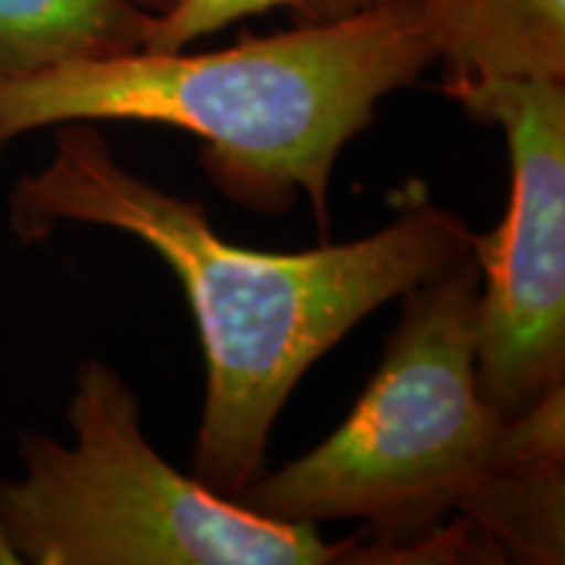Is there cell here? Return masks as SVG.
<instances>
[{
	"label": "cell",
	"mask_w": 565,
	"mask_h": 565,
	"mask_svg": "<svg viewBox=\"0 0 565 565\" xmlns=\"http://www.w3.org/2000/svg\"><path fill=\"white\" fill-rule=\"evenodd\" d=\"M61 223L129 233L179 278L207 364L192 477L225 500L263 475L273 424L309 366L475 242L461 215L412 186L372 236L296 254L244 249L217 236L202 202L126 171L92 124L58 126L51 160L9 194L19 242H40Z\"/></svg>",
	"instance_id": "cell-1"
},
{
	"label": "cell",
	"mask_w": 565,
	"mask_h": 565,
	"mask_svg": "<svg viewBox=\"0 0 565 565\" xmlns=\"http://www.w3.org/2000/svg\"><path fill=\"white\" fill-rule=\"evenodd\" d=\"M435 61L416 0H391L212 53L129 51L0 79V154L63 124H162L202 139L212 186L282 212L303 192L328 231L338 154Z\"/></svg>",
	"instance_id": "cell-2"
},
{
	"label": "cell",
	"mask_w": 565,
	"mask_h": 565,
	"mask_svg": "<svg viewBox=\"0 0 565 565\" xmlns=\"http://www.w3.org/2000/svg\"><path fill=\"white\" fill-rule=\"evenodd\" d=\"M475 254L404 294L383 364L328 440L236 503L273 521H364L395 563H458L445 519L490 475L505 419L477 380Z\"/></svg>",
	"instance_id": "cell-3"
},
{
	"label": "cell",
	"mask_w": 565,
	"mask_h": 565,
	"mask_svg": "<svg viewBox=\"0 0 565 565\" xmlns=\"http://www.w3.org/2000/svg\"><path fill=\"white\" fill-rule=\"evenodd\" d=\"M74 443L24 433L21 477L0 482V519L34 565L393 563L377 542H324L317 524L273 521L181 475L141 429L137 395L97 359L76 370Z\"/></svg>",
	"instance_id": "cell-4"
},
{
	"label": "cell",
	"mask_w": 565,
	"mask_h": 565,
	"mask_svg": "<svg viewBox=\"0 0 565 565\" xmlns=\"http://www.w3.org/2000/svg\"><path fill=\"white\" fill-rule=\"evenodd\" d=\"M443 89L500 126L511 158L503 223L471 242L479 391L508 422L565 385V84L448 74Z\"/></svg>",
	"instance_id": "cell-5"
},
{
	"label": "cell",
	"mask_w": 565,
	"mask_h": 565,
	"mask_svg": "<svg viewBox=\"0 0 565 565\" xmlns=\"http://www.w3.org/2000/svg\"><path fill=\"white\" fill-rule=\"evenodd\" d=\"M458 513L471 561L563 563L565 385L505 422L490 475Z\"/></svg>",
	"instance_id": "cell-6"
},
{
	"label": "cell",
	"mask_w": 565,
	"mask_h": 565,
	"mask_svg": "<svg viewBox=\"0 0 565 565\" xmlns=\"http://www.w3.org/2000/svg\"><path fill=\"white\" fill-rule=\"evenodd\" d=\"M448 74L565 79V0H416Z\"/></svg>",
	"instance_id": "cell-7"
},
{
	"label": "cell",
	"mask_w": 565,
	"mask_h": 565,
	"mask_svg": "<svg viewBox=\"0 0 565 565\" xmlns=\"http://www.w3.org/2000/svg\"><path fill=\"white\" fill-rule=\"evenodd\" d=\"M152 21L137 0H0V79L139 51Z\"/></svg>",
	"instance_id": "cell-8"
},
{
	"label": "cell",
	"mask_w": 565,
	"mask_h": 565,
	"mask_svg": "<svg viewBox=\"0 0 565 565\" xmlns=\"http://www.w3.org/2000/svg\"><path fill=\"white\" fill-rule=\"evenodd\" d=\"M275 9H291L296 13L299 0H175L166 13L152 21L147 51H183L192 42L221 32L233 21H242Z\"/></svg>",
	"instance_id": "cell-9"
},
{
	"label": "cell",
	"mask_w": 565,
	"mask_h": 565,
	"mask_svg": "<svg viewBox=\"0 0 565 565\" xmlns=\"http://www.w3.org/2000/svg\"><path fill=\"white\" fill-rule=\"evenodd\" d=\"M385 3H391V0H299L296 17L301 21H333Z\"/></svg>",
	"instance_id": "cell-10"
},
{
	"label": "cell",
	"mask_w": 565,
	"mask_h": 565,
	"mask_svg": "<svg viewBox=\"0 0 565 565\" xmlns=\"http://www.w3.org/2000/svg\"><path fill=\"white\" fill-rule=\"evenodd\" d=\"M19 563L21 557L17 553V547H13L9 529H6L3 519H0V565H19Z\"/></svg>",
	"instance_id": "cell-11"
},
{
	"label": "cell",
	"mask_w": 565,
	"mask_h": 565,
	"mask_svg": "<svg viewBox=\"0 0 565 565\" xmlns=\"http://www.w3.org/2000/svg\"><path fill=\"white\" fill-rule=\"evenodd\" d=\"M137 3L145 11H150V13H154V17H158V13H166L168 9H171L175 0H137Z\"/></svg>",
	"instance_id": "cell-12"
}]
</instances>
